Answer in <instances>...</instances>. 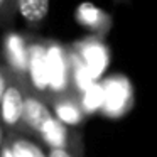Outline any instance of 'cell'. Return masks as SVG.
I'll return each mask as SVG.
<instances>
[{"label":"cell","mask_w":157,"mask_h":157,"mask_svg":"<svg viewBox=\"0 0 157 157\" xmlns=\"http://www.w3.org/2000/svg\"><path fill=\"white\" fill-rule=\"evenodd\" d=\"M15 15H17L15 0H0V27L12 25Z\"/></svg>","instance_id":"ba28073f"},{"label":"cell","mask_w":157,"mask_h":157,"mask_svg":"<svg viewBox=\"0 0 157 157\" xmlns=\"http://www.w3.org/2000/svg\"><path fill=\"white\" fill-rule=\"evenodd\" d=\"M54 120L49 103L42 98L39 93L31 85H27L25 90V108H24V127H25V135H39L46 132L49 125Z\"/></svg>","instance_id":"7a4b0ae2"},{"label":"cell","mask_w":157,"mask_h":157,"mask_svg":"<svg viewBox=\"0 0 157 157\" xmlns=\"http://www.w3.org/2000/svg\"><path fill=\"white\" fill-rule=\"evenodd\" d=\"M12 66H9L5 61L0 59V103H2V98H4V93L7 90V85H9V79H10V75H12Z\"/></svg>","instance_id":"9c48e42d"},{"label":"cell","mask_w":157,"mask_h":157,"mask_svg":"<svg viewBox=\"0 0 157 157\" xmlns=\"http://www.w3.org/2000/svg\"><path fill=\"white\" fill-rule=\"evenodd\" d=\"M17 15H21L25 24L37 27L48 19L51 4L48 0H15Z\"/></svg>","instance_id":"277c9868"},{"label":"cell","mask_w":157,"mask_h":157,"mask_svg":"<svg viewBox=\"0 0 157 157\" xmlns=\"http://www.w3.org/2000/svg\"><path fill=\"white\" fill-rule=\"evenodd\" d=\"M48 157H85V140L79 130H71L64 145L48 147Z\"/></svg>","instance_id":"8992f818"},{"label":"cell","mask_w":157,"mask_h":157,"mask_svg":"<svg viewBox=\"0 0 157 157\" xmlns=\"http://www.w3.org/2000/svg\"><path fill=\"white\" fill-rule=\"evenodd\" d=\"M0 157H14V152H12L9 142L5 144V147H4V150H2V155H0Z\"/></svg>","instance_id":"8fae6325"},{"label":"cell","mask_w":157,"mask_h":157,"mask_svg":"<svg viewBox=\"0 0 157 157\" xmlns=\"http://www.w3.org/2000/svg\"><path fill=\"white\" fill-rule=\"evenodd\" d=\"M49 108H51L54 118L63 125L69 123H79L83 120V108L78 96L71 91H63L49 98Z\"/></svg>","instance_id":"3957f363"},{"label":"cell","mask_w":157,"mask_h":157,"mask_svg":"<svg viewBox=\"0 0 157 157\" xmlns=\"http://www.w3.org/2000/svg\"><path fill=\"white\" fill-rule=\"evenodd\" d=\"M7 137H9L7 130H5V128H4V125L0 123V155H2V150H4L5 144H7Z\"/></svg>","instance_id":"30bf717a"},{"label":"cell","mask_w":157,"mask_h":157,"mask_svg":"<svg viewBox=\"0 0 157 157\" xmlns=\"http://www.w3.org/2000/svg\"><path fill=\"white\" fill-rule=\"evenodd\" d=\"M76 21L90 31H103L108 25V15L93 5H81L76 10Z\"/></svg>","instance_id":"52a82bcc"},{"label":"cell","mask_w":157,"mask_h":157,"mask_svg":"<svg viewBox=\"0 0 157 157\" xmlns=\"http://www.w3.org/2000/svg\"><path fill=\"white\" fill-rule=\"evenodd\" d=\"M7 142L14 152V157H48L42 145L36 142L32 137L9 135Z\"/></svg>","instance_id":"5b68a950"},{"label":"cell","mask_w":157,"mask_h":157,"mask_svg":"<svg viewBox=\"0 0 157 157\" xmlns=\"http://www.w3.org/2000/svg\"><path fill=\"white\" fill-rule=\"evenodd\" d=\"M29 79L24 73L12 69L7 90L0 103V123L4 125L9 135H25L24 127V108H25V90ZM27 137V135H25Z\"/></svg>","instance_id":"6da1fadb"}]
</instances>
